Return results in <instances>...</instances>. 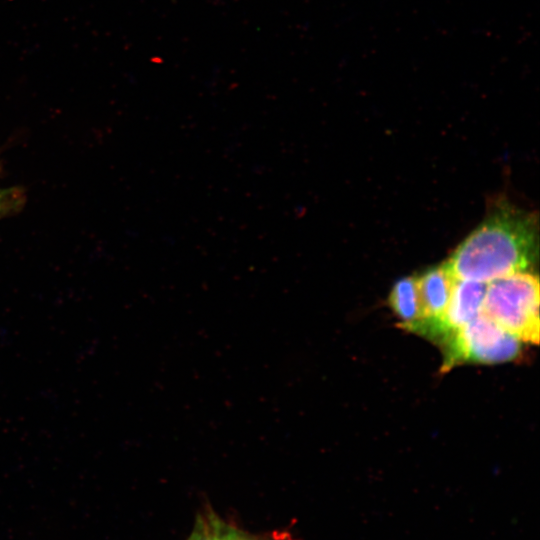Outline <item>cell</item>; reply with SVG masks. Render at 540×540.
Instances as JSON below:
<instances>
[{
  "label": "cell",
  "instance_id": "6da1fadb",
  "mask_svg": "<svg viewBox=\"0 0 540 540\" xmlns=\"http://www.w3.org/2000/svg\"><path fill=\"white\" fill-rule=\"evenodd\" d=\"M537 218L500 204L445 262L455 279L492 281L527 271L537 256Z\"/></svg>",
  "mask_w": 540,
  "mask_h": 540
},
{
  "label": "cell",
  "instance_id": "7a4b0ae2",
  "mask_svg": "<svg viewBox=\"0 0 540 540\" xmlns=\"http://www.w3.org/2000/svg\"><path fill=\"white\" fill-rule=\"evenodd\" d=\"M481 312L520 341L538 344V276L521 271L490 281Z\"/></svg>",
  "mask_w": 540,
  "mask_h": 540
},
{
  "label": "cell",
  "instance_id": "3957f363",
  "mask_svg": "<svg viewBox=\"0 0 540 540\" xmlns=\"http://www.w3.org/2000/svg\"><path fill=\"white\" fill-rule=\"evenodd\" d=\"M443 368L463 362L500 363L512 360L520 352V340L480 312L442 343Z\"/></svg>",
  "mask_w": 540,
  "mask_h": 540
},
{
  "label": "cell",
  "instance_id": "277c9868",
  "mask_svg": "<svg viewBox=\"0 0 540 540\" xmlns=\"http://www.w3.org/2000/svg\"><path fill=\"white\" fill-rule=\"evenodd\" d=\"M455 280L446 263L417 277L421 319L409 330L427 337L434 333L448 307Z\"/></svg>",
  "mask_w": 540,
  "mask_h": 540
},
{
  "label": "cell",
  "instance_id": "5b68a950",
  "mask_svg": "<svg viewBox=\"0 0 540 540\" xmlns=\"http://www.w3.org/2000/svg\"><path fill=\"white\" fill-rule=\"evenodd\" d=\"M487 284L456 279L443 319L435 331L434 340L442 343L451 333L475 318L482 309Z\"/></svg>",
  "mask_w": 540,
  "mask_h": 540
},
{
  "label": "cell",
  "instance_id": "8992f818",
  "mask_svg": "<svg viewBox=\"0 0 540 540\" xmlns=\"http://www.w3.org/2000/svg\"><path fill=\"white\" fill-rule=\"evenodd\" d=\"M389 304L402 321L401 326L409 329L421 319L417 277L409 276L398 280L389 296Z\"/></svg>",
  "mask_w": 540,
  "mask_h": 540
},
{
  "label": "cell",
  "instance_id": "52a82bcc",
  "mask_svg": "<svg viewBox=\"0 0 540 540\" xmlns=\"http://www.w3.org/2000/svg\"><path fill=\"white\" fill-rule=\"evenodd\" d=\"M226 523L213 511L200 514L187 540H225Z\"/></svg>",
  "mask_w": 540,
  "mask_h": 540
},
{
  "label": "cell",
  "instance_id": "ba28073f",
  "mask_svg": "<svg viewBox=\"0 0 540 540\" xmlns=\"http://www.w3.org/2000/svg\"><path fill=\"white\" fill-rule=\"evenodd\" d=\"M22 202L23 196L18 189H0V218L17 211Z\"/></svg>",
  "mask_w": 540,
  "mask_h": 540
},
{
  "label": "cell",
  "instance_id": "9c48e42d",
  "mask_svg": "<svg viewBox=\"0 0 540 540\" xmlns=\"http://www.w3.org/2000/svg\"><path fill=\"white\" fill-rule=\"evenodd\" d=\"M225 540H263L259 536L249 534L239 528L230 526L226 523Z\"/></svg>",
  "mask_w": 540,
  "mask_h": 540
}]
</instances>
